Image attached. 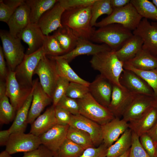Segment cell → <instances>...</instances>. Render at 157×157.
I'll use <instances>...</instances> for the list:
<instances>
[{"instance_id": "cell-1", "label": "cell", "mask_w": 157, "mask_h": 157, "mask_svg": "<svg viewBox=\"0 0 157 157\" xmlns=\"http://www.w3.org/2000/svg\"><path fill=\"white\" fill-rule=\"evenodd\" d=\"M115 52L111 50L100 52L93 56L90 62L94 69L99 71L113 85L125 88L119 82L124 70V63L119 59Z\"/></svg>"}, {"instance_id": "cell-2", "label": "cell", "mask_w": 157, "mask_h": 157, "mask_svg": "<svg viewBox=\"0 0 157 157\" xmlns=\"http://www.w3.org/2000/svg\"><path fill=\"white\" fill-rule=\"evenodd\" d=\"M91 6L65 10L61 18L63 26L71 29L79 38L90 40L95 30L91 24Z\"/></svg>"}, {"instance_id": "cell-3", "label": "cell", "mask_w": 157, "mask_h": 157, "mask_svg": "<svg viewBox=\"0 0 157 157\" xmlns=\"http://www.w3.org/2000/svg\"><path fill=\"white\" fill-rule=\"evenodd\" d=\"M133 35L131 31L122 25L113 24L95 30L90 40L105 44L111 50L116 51Z\"/></svg>"}, {"instance_id": "cell-4", "label": "cell", "mask_w": 157, "mask_h": 157, "mask_svg": "<svg viewBox=\"0 0 157 157\" xmlns=\"http://www.w3.org/2000/svg\"><path fill=\"white\" fill-rule=\"evenodd\" d=\"M142 18L130 2L122 8L113 10L110 15L97 22L95 26L100 28L117 24L132 31L136 28Z\"/></svg>"}, {"instance_id": "cell-5", "label": "cell", "mask_w": 157, "mask_h": 157, "mask_svg": "<svg viewBox=\"0 0 157 157\" xmlns=\"http://www.w3.org/2000/svg\"><path fill=\"white\" fill-rule=\"evenodd\" d=\"M79 114L101 125L115 117L108 108L97 101L89 92L83 98L77 99Z\"/></svg>"}, {"instance_id": "cell-6", "label": "cell", "mask_w": 157, "mask_h": 157, "mask_svg": "<svg viewBox=\"0 0 157 157\" xmlns=\"http://www.w3.org/2000/svg\"><path fill=\"white\" fill-rule=\"evenodd\" d=\"M0 37L2 49L9 70L15 71L23 60L25 54L24 49L18 37H14L9 32L1 30Z\"/></svg>"}, {"instance_id": "cell-7", "label": "cell", "mask_w": 157, "mask_h": 157, "mask_svg": "<svg viewBox=\"0 0 157 157\" xmlns=\"http://www.w3.org/2000/svg\"><path fill=\"white\" fill-rule=\"evenodd\" d=\"M34 74L38 76L43 89L52 98L59 76L57 71L55 60L44 55L40 61Z\"/></svg>"}, {"instance_id": "cell-8", "label": "cell", "mask_w": 157, "mask_h": 157, "mask_svg": "<svg viewBox=\"0 0 157 157\" xmlns=\"http://www.w3.org/2000/svg\"><path fill=\"white\" fill-rule=\"evenodd\" d=\"M45 55L42 46L37 51L26 54L15 70L16 78L21 85L28 88L33 85L32 76L40 61Z\"/></svg>"}, {"instance_id": "cell-9", "label": "cell", "mask_w": 157, "mask_h": 157, "mask_svg": "<svg viewBox=\"0 0 157 157\" xmlns=\"http://www.w3.org/2000/svg\"><path fill=\"white\" fill-rule=\"evenodd\" d=\"M6 95L16 112L22 106L31 93L32 87L20 84L17 81L15 71L9 70L6 79Z\"/></svg>"}, {"instance_id": "cell-10", "label": "cell", "mask_w": 157, "mask_h": 157, "mask_svg": "<svg viewBox=\"0 0 157 157\" xmlns=\"http://www.w3.org/2000/svg\"><path fill=\"white\" fill-rule=\"evenodd\" d=\"M42 144L40 138L31 133L16 132L11 134L5 150L10 154L28 152Z\"/></svg>"}, {"instance_id": "cell-11", "label": "cell", "mask_w": 157, "mask_h": 157, "mask_svg": "<svg viewBox=\"0 0 157 157\" xmlns=\"http://www.w3.org/2000/svg\"><path fill=\"white\" fill-rule=\"evenodd\" d=\"M132 32L142 40V49L157 56V22L150 23L143 18Z\"/></svg>"}, {"instance_id": "cell-12", "label": "cell", "mask_w": 157, "mask_h": 157, "mask_svg": "<svg viewBox=\"0 0 157 157\" xmlns=\"http://www.w3.org/2000/svg\"><path fill=\"white\" fill-rule=\"evenodd\" d=\"M33 97L29 110L27 123L31 124L47 106L52 102V98L45 92L38 79L33 81Z\"/></svg>"}, {"instance_id": "cell-13", "label": "cell", "mask_w": 157, "mask_h": 157, "mask_svg": "<svg viewBox=\"0 0 157 157\" xmlns=\"http://www.w3.org/2000/svg\"><path fill=\"white\" fill-rule=\"evenodd\" d=\"M154 96L136 94L124 113L122 119L128 122L135 120L154 106Z\"/></svg>"}, {"instance_id": "cell-14", "label": "cell", "mask_w": 157, "mask_h": 157, "mask_svg": "<svg viewBox=\"0 0 157 157\" xmlns=\"http://www.w3.org/2000/svg\"><path fill=\"white\" fill-rule=\"evenodd\" d=\"M119 82L122 86L132 93L154 96V92L150 86L131 71L124 69L119 78Z\"/></svg>"}, {"instance_id": "cell-15", "label": "cell", "mask_w": 157, "mask_h": 157, "mask_svg": "<svg viewBox=\"0 0 157 157\" xmlns=\"http://www.w3.org/2000/svg\"><path fill=\"white\" fill-rule=\"evenodd\" d=\"M136 94L125 88L113 85L111 100L108 108L115 117L120 118Z\"/></svg>"}, {"instance_id": "cell-16", "label": "cell", "mask_w": 157, "mask_h": 157, "mask_svg": "<svg viewBox=\"0 0 157 157\" xmlns=\"http://www.w3.org/2000/svg\"><path fill=\"white\" fill-rule=\"evenodd\" d=\"M69 125L57 124L39 136L42 144L56 154L67 138Z\"/></svg>"}, {"instance_id": "cell-17", "label": "cell", "mask_w": 157, "mask_h": 157, "mask_svg": "<svg viewBox=\"0 0 157 157\" xmlns=\"http://www.w3.org/2000/svg\"><path fill=\"white\" fill-rule=\"evenodd\" d=\"M69 125L88 133L94 146L100 145L103 142L101 125L83 115H72Z\"/></svg>"}, {"instance_id": "cell-18", "label": "cell", "mask_w": 157, "mask_h": 157, "mask_svg": "<svg viewBox=\"0 0 157 157\" xmlns=\"http://www.w3.org/2000/svg\"><path fill=\"white\" fill-rule=\"evenodd\" d=\"M113 84L101 74L97 76L90 83L89 92L92 97L102 105L108 107L111 100Z\"/></svg>"}, {"instance_id": "cell-19", "label": "cell", "mask_w": 157, "mask_h": 157, "mask_svg": "<svg viewBox=\"0 0 157 157\" xmlns=\"http://www.w3.org/2000/svg\"><path fill=\"white\" fill-rule=\"evenodd\" d=\"M65 10L58 1L51 9L41 17L37 24L45 35L63 26L61 23L62 15Z\"/></svg>"}, {"instance_id": "cell-20", "label": "cell", "mask_w": 157, "mask_h": 157, "mask_svg": "<svg viewBox=\"0 0 157 157\" xmlns=\"http://www.w3.org/2000/svg\"><path fill=\"white\" fill-rule=\"evenodd\" d=\"M111 50L107 45L96 44L90 40L79 38L75 48L72 51L57 57L63 58L69 63L78 56L82 55H92L100 52Z\"/></svg>"}, {"instance_id": "cell-21", "label": "cell", "mask_w": 157, "mask_h": 157, "mask_svg": "<svg viewBox=\"0 0 157 157\" xmlns=\"http://www.w3.org/2000/svg\"><path fill=\"white\" fill-rule=\"evenodd\" d=\"M46 35L37 24L31 23L18 35L17 37L28 45L26 54L32 53L43 46Z\"/></svg>"}, {"instance_id": "cell-22", "label": "cell", "mask_w": 157, "mask_h": 157, "mask_svg": "<svg viewBox=\"0 0 157 157\" xmlns=\"http://www.w3.org/2000/svg\"><path fill=\"white\" fill-rule=\"evenodd\" d=\"M101 126L103 144L108 148L112 145L129 128L128 122L122 119L116 117Z\"/></svg>"}, {"instance_id": "cell-23", "label": "cell", "mask_w": 157, "mask_h": 157, "mask_svg": "<svg viewBox=\"0 0 157 157\" xmlns=\"http://www.w3.org/2000/svg\"><path fill=\"white\" fill-rule=\"evenodd\" d=\"M31 23L30 8L25 0L17 8L8 22L9 32L13 36L17 37L18 35Z\"/></svg>"}, {"instance_id": "cell-24", "label": "cell", "mask_w": 157, "mask_h": 157, "mask_svg": "<svg viewBox=\"0 0 157 157\" xmlns=\"http://www.w3.org/2000/svg\"><path fill=\"white\" fill-rule=\"evenodd\" d=\"M157 122V108L154 106L138 118L128 123L129 128L139 137L147 133Z\"/></svg>"}, {"instance_id": "cell-25", "label": "cell", "mask_w": 157, "mask_h": 157, "mask_svg": "<svg viewBox=\"0 0 157 157\" xmlns=\"http://www.w3.org/2000/svg\"><path fill=\"white\" fill-rule=\"evenodd\" d=\"M57 124L55 116V107L52 105L47 108L31 124L30 133L39 136Z\"/></svg>"}, {"instance_id": "cell-26", "label": "cell", "mask_w": 157, "mask_h": 157, "mask_svg": "<svg viewBox=\"0 0 157 157\" xmlns=\"http://www.w3.org/2000/svg\"><path fill=\"white\" fill-rule=\"evenodd\" d=\"M143 41L139 36L133 35L128 39L115 53L119 59L123 63L134 57L142 49Z\"/></svg>"}, {"instance_id": "cell-27", "label": "cell", "mask_w": 157, "mask_h": 157, "mask_svg": "<svg viewBox=\"0 0 157 157\" xmlns=\"http://www.w3.org/2000/svg\"><path fill=\"white\" fill-rule=\"evenodd\" d=\"M33 87L22 106L17 111L14 121L8 129L11 133L24 132L26 127L29 110L33 97Z\"/></svg>"}, {"instance_id": "cell-28", "label": "cell", "mask_w": 157, "mask_h": 157, "mask_svg": "<svg viewBox=\"0 0 157 157\" xmlns=\"http://www.w3.org/2000/svg\"><path fill=\"white\" fill-rule=\"evenodd\" d=\"M124 63L138 69L150 70L157 68V56L142 49L134 57Z\"/></svg>"}, {"instance_id": "cell-29", "label": "cell", "mask_w": 157, "mask_h": 157, "mask_svg": "<svg viewBox=\"0 0 157 157\" xmlns=\"http://www.w3.org/2000/svg\"><path fill=\"white\" fill-rule=\"evenodd\" d=\"M53 35L65 53L72 51L75 48L79 38L71 29L63 26L55 31Z\"/></svg>"}, {"instance_id": "cell-30", "label": "cell", "mask_w": 157, "mask_h": 157, "mask_svg": "<svg viewBox=\"0 0 157 157\" xmlns=\"http://www.w3.org/2000/svg\"><path fill=\"white\" fill-rule=\"evenodd\" d=\"M47 56L55 60L57 71L59 76L65 78L69 82L78 83L88 86L90 83L79 76L65 60L57 56Z\"/></svg>"}, {"instance_id": "cell-31", "label": "cell", "mask_w": 157, "mask_h": 157, "mask_svg": "<svg viewBox=\"0 0 157 157\" xmlns=\"http://www.w3.org/2000/svg\"><path fill=\"white\" fill-rule=\"evenodd\" d=\"M132 130L129 128L107 149L106 157H119L129 149L132 140Z\"/></svg>"}, {"instance_id": "cell-32", "label": "cell", "mask_w": 157, "mask_h": 157, "mask_svg": "<svg viewBox=\"0 0 157 157\" xmlns=\"http://www.w3.org/2000/svg\"><path fill=\"white\" fill-rule=\"evenodd\" d=\"M57 0H27L26 3L30 8L31 23L37 24L42 16L51 8L58 1Z\"/></svg>"}, {"instance_id": "cell-33", "label": "cell", "mask_w": 157, "mask_h": 157, "mask_svg": "<svg viewBox=\"0 0 157 157\" xmlns=\"http://www.w3.org/2000/svg\"><path fill=\"white\" fill-rule=\"evenodd\" d=\"M67 138L83 147L85 149L94 146L87 133L69 126Z\"/></svg>"}, {"instance_id": "cell-34", "label": "cell", "mask_w": 157, "mask_h": 157, "mask_svg": "<svg viewBox=\"0 0 157 157\" xmlns=\"http://www.w3.org/2000/svg\"><path fill=\"white\" fill-rule=\"evenodd\" d=\"M130 3L142 18L156 20L157 9L152 2L147 0H131Z\"/></svg>"}, {"instance_id": "cell-35", "label": "cell", "mask_w": 157, "mask_h": 157, "mask_svg": "<svg viewBox=\"0 0 157 157\" xmlns=\"http://www.w3.org/2000/svg\"><path fill=\"white\" fill-rule=\"evenodd\" d=\"M6 92V91H0V122L1 124H6L12 121L16 111Z\"/></svg>"}, {"instance_id": "cell-36", "label": "cell", "mask_w": 157, "mask_h": 157, "mask_svg": "<svg viewBox=\"0 0 157 157\" xmlns=\"http://www.w3.org/2000/svg\"><path fill=\"white\" fill-rule=\"evenodd\" d=\"M113 11L110 0H95L91 6V24L92 27L95 26L100 16L104 14L109 16Z\"/></svg>"}, {"instance_id": "cell-37", "label": "cell", "mask_w": 157, "mask_h": 157, "mask_svg": "<svg viewBox=\"0 0 157 157\" xmlns=\"http://www.w3.org/2000/svg\"><path fill=\"white\" fill-rule=\"evenodd\" d=\"M124 69L131 71L143 79L152 89L154 97H157V68L148 70L138 69L124 63Z\"/></svg>"}, {"instance_id": "cell-38", "label": "cell", "mask_w": 157, "mask_h": 157, "mask_svg": "<svg viewBox=\"0 0 157 157\" xmlns=\"http://www.w3.org/2000/svg\"><path fill=\"white\" fill-rule=\"evenodd\" d=\"M85 150L67 138L55 154L59 157H79Z\"/></svg>"}, {"instance_id": "cell-39", "label": "cell", "mask_w": 157, "mask_h": 157, "mask_svg": "<svg viewBox=\"0 0 157 157\" xmlns=\"http://www.w3.org/2000/svg\"><path fill=\"white\" fill-rule=\"evenodd\" d=\"M24 0H0V21L7 23L17 8Z\"/></svg>"}, {"instance_id": "cell-40", "label": "cell", "mask_w": 157, "mask_h": 157, "mask_svg": "<svg viewBox=\"0 0 157 157\" xmlns=\"http://www.w3.org/2000/svg\"><path fill=\"white\" fill-rule=\"evenodd\" d=\"M43 47L45 54L47 56H57L65 54L53 35H46Z\"/></svg>"}, {"instance_id": "cell-41", "label": "cell", "mask_w": 157, "mask_h": 157, "mask_svg": "<svg viewBox=\"0 0 157 157\" xmlns=\"http://www.w3.org/2000/svg\"><path fill=\"white\" fill-rule=\"evenodd\" d=\"M88 93V86L78 83L69 82L66 95L77 99L83 98Z\"/></svg>"}, {"instance_id": "cell-42", "label": "cell", "mask_w": 157, "mask_h": 157, "mask_svg": "<svg viewBox=\"0 0 157 157\" xmlns=\"http://www.w3.org/2000/svg\"><path fill=\"white\" fill-rule=\"evenodd\" d=\"M69 82L59 76L56 83L52 97L53 105L54 107L60 100L66 95Z\"/></svg>"}, {"instance_id": "cell-43", "label": "cell", "mask_w": 157, "mask_h": 157, "mask_svg": "<svg viewBox=\"0 0 157 157\" xmlns=\"http://www.w3.org/2000/svg\"><path fill=\"white\" fill-rule=\"evenodd\" d=\"M95 0H59L58 2L65 10L82 8L92 6Z\"/></svg>"}, {"instance_id": "cell-44", "label": "cell", "mask_w": 157, "mask_h": 157, "mask_svg": "<svg viewBox=\"0 0 157 157\" xmlns=\"http://www.w3.org/2000/svg\"><path fill=\"white\" fill-rule=\"evenodd\" d=\"M56 106L66 110L72 115L79 114V105L77 100L69 97L66 95L62 97Z\"/></svg>"}, {"instance_id": "cell-45", "label": "cell", "mask_w": 157, "mask_h": 157, "mask_svg": "<svg viewBox=\"0 0 157 157\" xmlns=\"http://www.w3.org/2000/svg\"><path fill=\"white\" fill-rule=\"evenodd\" d=\"M129 157H151L142 146L139 136L133 132Z\"/></svg>"}, {"instance_id": "cell-46", "label": "cell", "mask_w": 157, "mask_h": 157, "mask_svg": "<svg viewBox=\"0 0 157 157\" xmlns=\"http://www.w3.org/2000/svg\"><path fill=\"white\" fill-rule=\"evenodd\" d=\"M139 140L142 147L151 157H157L155 144L147 133L140 136Z\"/></svg>"}, {"instance_id": "cell-47", "label": "cell", "mask_w": 157, "mask_h": 157, "mask_svg": "<svg viewBox=\"0 0 157 157\" xmlns=\"http://www.w3.org/2000/svg\"><path fill=\"white\" fill-rule=\"evenodd\" d=\"M108 148L103 144L97 148L89 147L85 149L79 157H106Z\"/></svg>"}, {"instance_id": "cell-48", "label": "cell", "mask_w": 157, "mask_h": 157, "mask_svg": "<svg viewBox=\"0 0 157 157\" xmlns=\"http://www.w3.org/2000/svg\"><path fill=\"white\" fill-rule=\"evenodd\" d=\"M55 112L58 124L63 125H69L72 115L71 114L57 106H55Z\"/></svg>"}, {"instance_id": "cell-49", "label": "cell", "mask_w": 157, "mask_h": 157, "mask_svg": "<svg viewBox=\"0 0 157 157\" xmlns=\"http://www.w3.org/2000/svg\"><path fill=\"white\" fill-rule=\"evenodd\" d=\"M53 152L42 144L35 150L24 153L22 157H53Z\"/></svg>"}, {"instance_id": "cell-50", "label": "cell", "mask_w": 157, "mask_h": 157, "mask_svg": "<svg viewBox=\"0 0 157 157\" xmlns=\"http://www.w3.org/2000/svg\"><path fill=\"white\" fill-rule=\"evenodd\" d=\"M2 48L0 46V80L3 81L6 79L8 72Z\"/></svg>"}, {"instance_id": "cell-51", "label": "cell", "mask_w": 157, "mask_h": 157, "mask_svg": "<svg viewBox=\"0 0 157 157\" xmlns=\"http://www.w3.org/2000/svg\"><path fill=\"white\" fill-rule=\"evenodd\" d=\"M11 133L9 129L0 131V145L4 146L7 144Z\"/></svg>"}, {"instance_id": "cell-52", "label": "cell", "mask_w": 157, "mask_h": 157, "mask_svg": "<svg viewBox=\"0 0 157 157\" xmlns=\"http://www.w3.org/2000/svg\"><path fill=\"white\" fill-rule=\"evenodd\" d=\"M130 0H110V3L113 10L122 8L128 3Z\"/></svg>"}, {"instance_id": "cell-53", "label": "cell", "mask_w": 157, "mask_h": 157, "mask_svg": "<svg viewBox=\"0 0 157 157\" xmlns=\"http://www.w3.org/2000/svg\"><path fill=\"white\" fill-rule=\"evenodd\" d=\"M147 133L151 137L155 144H157V122Z\"/></svg>"}, {"instance_id": "cell-54", "label": "cell", "mask_w": 157, "mask_h": 157, "mask_svg": "<svg viewBox=\"0 0 157 157\" xmlns=\"http://www.w3.org/2000/svg\"><path fill=\"white\" fill-rule=\"evenodd\" d=\"M0 157H12L8 152L5 150L2 151L0 153Z\"/></svg>"}, {"instance_id": "cell-55", "label": "cell", "mask_w": 157, "mask_h": 157, "mask_svg": "<svg viewBox=\"0 0 157 157\" xmlns=\"http://www.w3.org/2000/svg\"><path fill=\"white\" fill-rule=\"evenodd\" d=\"M130 149L126 152L123 155L119 157H129L130 152Z\"/></svg>"}, {"instance_id": "cell-56", "label": "cell", "mask_w": 157, "mask_h": 157, "mask_svg": "<svg viewBox=\"0 0 157 157\" xmlns=\"http://www.w3.org/2000/svg\"><path fill=\"white\" fill-rule=\"evenodd\" d=\"M152 3L157 9V0H152Z\"/></svg>"}, {"instance_id": "cell-57", "label": "cell", "mask_w": 157, "mask_h": 157, "mask_svg": "<svg viewBox=\"0 0 157 157\" xmlns=\"http://www.w3.org/2000/svg\"><path fill=\"white\" fill-rule=\"evenodd\" d=\"M155 97V104L154 106L157 108V97Z\"/></svg>"}, {"instance_id": "cell-58", "label": "cell", "mask_w": 157, "mask_h": 157, "mask_svg": "<svg viewBox=\"0 0 157 157\" xmlns=\"http://www.w3.org/2000/svg\"><path fill=\"white\" fill-rule=\"evenodd\" d=\"M54 157H59L56 154H54L53 155Z\"/></svg>"}, {"instance_id": "cell-59", "label": "cell", "mask_w": 157, "mask_h": 157, "mask_svg": "<svg viewBox=\"0 0 157 157\" xmlns=\"http://www.w3.org/2000/svg\"><path fill=\"white\" fill-rule=\"evenodd\" d=\"M155 145H156V148L157 154V144H156Z\"/></svg>"}, {"instance_id": "cell-60", "label": "cell", "mask_w": 157, "mask_h": 157, "mask_svg": "<svg viewBox=\"0 0 157 157\" xmlns=\"http://www.w3.org/2000/svg\"><path fill=\"white\" fill-rule=\"evenodd\" d=\"M156 21H157V18L156 19Z\"/></svg>"}, {"instance_id": "cell-61", "label": "cell", "mask_w": 157, "mask_h": 157, "mask_svg": "<svg viewBox=\"0 0 157 157\" xmlns=\"http://www.w3.org/2000/svg\"><path fill=\"white\" fill-rule=\"evenodd\" d=\"M53 157H54L53 156Z\"/></svg>"}]
</instances>
